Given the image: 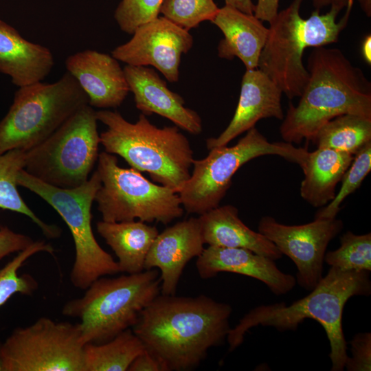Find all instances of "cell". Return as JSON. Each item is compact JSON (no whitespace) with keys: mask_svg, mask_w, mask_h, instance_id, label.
<instances>
[{"mask_svg":"<svg viewBox=\"0 0 371 371\" xmlns=\"http://www.w3.org/2000/svg\"><path fill=\"white\" fill-rule=\"evenodd\" d=\"M353 158L350 154L326 148L308 152L301 166L304 174L300 186L302 198L315 207L329 203Z\"/></svg>","mask_w":371,"mask_h":371,"instance_id":"obj_23","label":"cell"},{"mask_svg":"<svg viewBox=\"0 0 371 371\" xmlns=\"http://www.w3.org/2000/svg\"><path fill=\"white\" fill-rule=\"evenodd\" d=\"M25 150L13 149L0 154V208L29 217L48 238H56L60 228L43 222L25 203L17 190V177L24 169Z\"/></svg>","mask_w":371,"mask_h":371,"instance_id":"obj_27","label":"cell"},{"mask_svg":"<svg viewBox=\"0 0 371 371\" xmlns=\"http://www.w3.org/2000/svg\"><path fill=\"white\" fill-rule=\"evenodd\" d=\"M308 152L287 142H270L255 127L247 131L236 144L210 149L202 159H194L193 170L179 196L183 210L199 215L219 205L232 185L236 172L258 157L276 155L302 166Z\"/></svg>","mask_w":371,"mask_h":371,"instance_id":"obj_9","label":"cell"},{"mask_svg":"<svg viewBox=\"0 0 371 371\" xmlns=\"http://www.w3.org/2000/svg\"><path fill=\"white\" fill-rule=\"evenodd\" d=\"M355 0H311L315 10L320 11L325 7L335 8L339 11L346 8L348 4Z\"/></svg>","mask_w":371,"mask_h":371,"instance_id":"obj_37","label":"cell"},{"mask_svg":"<svg viewBox=\"0 0 371 371\" xmlns=\"http://www.w3.org/2000/svg\"><path fill=\"white\" fill-rule=\"evenodd\" d=\"M18 186L39 196L61 216L71 234L75 258L70 273L74 286L85 290L93 281L120 271L117 262L97 242L91 225L92 203L101 186L97 170L84 184L60 188L32 177L24 169L17 177Z\"/></svg>","mask_w":371,"mask_h":371,"instance_id":"obj_8","label":"cell"},{"mask_svg":"<svg viewBox=\"0 0 371 371\" xmlns=\"http://www.w3.org/2000/svg\"><path fill=\"white\" fill-rule=\"evenodd\" d=\"M211 22L224 35L217 47L218 57L227 60L238 58L246 69L258 68L269 32V28L260 19L254 14L225 5L218 9Z\"/></svg>","mask_w":371,"mask_h":371,"instance_id":"obj_20","label":"cell"},{"mask_svg":"<svg viewBox=\"0 0 371 371\" xmlns=\"http://www.w3.org/2000/svg\"><path fill=\"white\" fill-rule=\"evenodd\" d=\"M302 1L293 0L269 23L258 64V69L289 99L301 95L308 79V71L302 62L305 49L337 42L348 25L354 3L350 1L341 19L336 21L340 11L332 7L325 14L315 10L308 18H302Z\"/></svg>","mask_w":371,"mask_h":371,"instance_id":"obj_5","label":"cell"},{"mask_svg":"<svg viewBox=\"0 0 371 371\" xmlns=\"http://www.w3.org/2000/svg\"><path fill=\"white\" fill-rule=\"evenodd\" d=\"M361 10L368 17L371 16V0H357Z\"/></svg>","mask_w":371,"mask_h":371,"instance_id":"obj_40","label":"cell"},{"mask_svg":"<svg viewBox=\"0 0 371 371\" xmlns=\"http://www.w3.org/2000/svg\"><path fill=\"white\" fill-rule=\"evenodd\" d=\"M106 126L100 135L105 151L122 157L131 168L148 172L153 181L179 193L190 176L193 150L177 126L158 128L141 113L135 123L117 111H95Z\"/></svg>","mask_w":371,"mask_h":371,"instance_id":"obj_4","label":"cell"},{"mask_svg":"<svg viewBox=\"0 0 371 371\" xmlns=\"http://www.w3.org/2000/svg\"><path fill=\"white\" fill-rule=\"evenodd\" d=\"M205 244L244 248L276 260L282 257L276 246L258 232L249 228L232 205L218 206L198 217Z\"/></svg>","mask_w":371,"mask_h":371,"instance_id":"obj_22","label":"cell"},{"mask_svg":"<svg viewBox=\"0 0 371 371\" xmlns=\"http://www.w3.org/2000/svg\"><path fill=\"white\" fill-rule=\"evenodd\" d=\"M205 245L198 218L177 222L159 233L146 256L144 269L160 270L161 293L175 295L187 263L198 258Z\"/></svg>","mask_w":371,"mask_h":371,"instance_id":"obj_15","label":"cell"},{"mask_svg":"<svg viewBox=\"0 0 371 371\" xmlns=\"http://www.w3.org/2000/svg\"><path fill=\"white\" fill-rule=\"evenodd\" d=\"M163 0H121L114 19L122 31L132 34L139 25L158 17Z\"/></svg>","mask_w":371,"mask_h":371,"instance_id":"obj_32","label":"cell"},{"mask_svg":"<svg viewBox=\"0 0 371 371\" xmlns=\"http://www.w3.org/2000/svg\"><path fill=\"white\" fill-rule=\"evenodd\" d=\"M97 161L101 186L94 201L102 221L167 225L183 215L179 194L172 189L153 183L137 170L119 166L117 157L106 151L99 153Z\"/></svg>","mask_w":371,"mask_h":371,"instance_id":"obj_11","label":"cell"},{"mask_svg":"<svg viewBox=\"0 0 371 371\" xmlns=\"http://www.w3.org/2000/svg\"><path fill=\"white\" fill-rule=\"evenodd\" d=\"M34 242L27 235L16 233L7 226H0V261L12 253L24 250Z\"/></svg>","mask_w":371,"mask_h":371,"instance_id":"obj_34","label":"cell"},{"mask_svg":"<svg viewBox=\"0 0 371 371\" xmlns=\"http://www.w3.org/2000/svg\"><path fill=\"white\" fill-rule=\"evenodd\" d=\"M123 69L135 106L142 113L159 115L191 134L202 132L199 115L185 106L183 98L169 89L153 69L126 65Z\"/></svg>","mask_w":371,"mask_h":371,"instance_id":"obj_19","label":"cell"},{"mask_svg":"<svg viewBox=\"0 0 371 371\" xmlns=\"http://www.w3.org/2000/svg\"><path fill=\"white\" fill-rule=\"evenodd\" d=\"M98 234L117 256L120 271L137 273L144 269L146 256L159 234L155 226L142 221L97 223Z\"/></svg>","mask_w":371,"mask_h":371,"instance_id":"obj_24","label":"cell"},{"mask_svg":"<svg viewBox=\"0 0 371 371\" xmlns=\"http://www.w3.org/2000/svg\"><path fill=\"white\" fill-rule=\"evenodd\" d=\"M309 292L290 305L279 302L252 308L229 330V351L243 342L245 333L251 328L261 325L274 327L279 331L295 330L306 319H312L323 327L328 337L330 370H344L348 357L342 327L344 308L353 296L370 295V272L330 267L327 274Z\"/></svg>","mask_w":371,"mask_h":371,"instance_id":"obj_3","label":"cell"},{"mask_svg":"<svg viewBox=\"0 0 371 371\" xmlns=\"http://www.w3.org/2000/svg\"><path fill=\"white\" fill-rule=\"evenodd\" d=\"M87 104V95L67 71L53 83L19 87L0 120V154L38 145Z\"/></svg>","mask_w":371,"mask_h":371,"instance_id":"obj_7","label":"cell"},{"mask_svg":"<svg viewBox=\"0 0 371 371\" xmlns=\"http://www.w3.org/2000/svg\"><path fill=\"white\" fill-rule=\"evenodd\" d=\"M311 141L317 148L355 155L371 142V118L353 114L337 116L324 124Z\"/></svg>","mask_w":371,"mask_h":371,"instance_id":"obj_26","label":"cell"},{"mask_svg":"<svg viewBox=\"0 0 371 371\" xmlns=\"http://www.w3.org/2000/svg\"><path fill=\"white\" fill-rule=\"evenodd\" d=\"M128 371H168L164 363L144 349L132 362Z\"/></svg>","mask_w":371,"mask_h":371,"instance_id":"obj_35","label":"cell"},{"mask_svg":"<svg viewBox=\"0 0 371 371\" xmlns=\"http://www.w3.org/2000/svg\"><path fill=\"white\" fill-rule=\"evenodd\" d=\"M85 345L79 323L42 317L0 343V371H84Z\"/></svg>","mask_w":371,"mask_h":371,"instance_id":"obj_12","label":"cell"},{"mask_svg":"<svg viewBox=\"0 0 371 371\" xmlns=\"http://www.w3.org/2000/svg\"><path fill=\"white\" fill-rule=\"evenodd\" d=\"M371 170V142L363 146L355 155L341 179V186L334 199L317 212L315 218H334L340 205L350 194L359 188Z\"/></svg>","mask_w":371,"mask_h":371,"instance_id":"obj_30","label":"cell"},{"mask_svg":"<svg viewBox=\"0 0 371 371\" xmlns=\"http://www.w3.org/2000/svg\"><path fill=\"white\" fill-rule=\"evenodd\" d=\"M342 228V221L336 218H315L306 224L288 225L269 216H263L258 226V232L294 262L296 283L308 291L322 278L327 246Z\"/></svg>","mask_w":371,"mask_h":371,"instance_id":"obj_13","label":"cell"},{"mask_svg":"<svg viewBox=\"0 0 371 371\" xmlns=\"http://www.w3.org/2000/svg\"><path fill=\"white\" fill-rule=\"evenodd\" d=\"M144 349L140 339L128 328L108 341L85 344L84 371H127Z\"/></svg>","mask_w":371,"mask_h":371,"instance_id":"obj_25","label":"cell"},{"mask_svg":"<svg viewBox=\"0 0 371 371\" xmlns=\"http://www.w3.org/2000/svg\"><path fill=\"white\" fill-rule=\"evenodd\" d=\"M280 0H258L254 14L261 21L271 23L278 13Z\"/></svg>","mask_w":371,"mask_h":371,"instance_id":"obj_36","label":"cell"},{"mask_svg":"<svg viewBox=\"0 0 371 371\" xmlns=\"http://www.w3.org/2000/svg\"><path fill=\"white\" fill-rule=\"evenodd\" d=\"M85 294L67 302L63 315L80 319L82 341L102 344L132 328L141 312L161 293L157 269L117 278H99Z\"/></svg>","mask_w":371,"mask_h":371,"instance_id":"obj_6","label":"cell"},{"mask_svg":"<svg viewBox=\"0 0 371 371\" xmlns=\"http://www.w3.org/2000/svg\"><path fill=\"white\" fill-rule=\"evenodd\" d=\"M280 89L259 69H246L234 115L227 128L217 137L206 140L208 150L225 146L235 137L255 127L261 119H284Z\"/></svg>","mask_w":371,"mask_h":371,"instance_id":"obj_17","label":"cell"},{"mask_svg":"<svg viewBox=\"0 0 371 371\" xmlns=\"http://www.w3.org/2000/svg\"><path fill=\"white\" fill-rule=\"evenodd\" d=\"M97 122L92 106L81 107L45 140L25 151L24 170L60 188L84 184L99 155Z\"/></svg>","mask_w":371,"mask_h":371,"instance_id":"obj_10","label":"cell"},{"mask_svg":"<svg viewBox=\"0 0 371 371\" xmlns=\"http://www.w3.org/2000/svg\"><path fill=\"white\" fill-rule=\"evenodd\" d=\"M324 262L344 271H371V234L357 235L350 231L340 238V246L325 254Z\"/></svg>","mask_w":371,"mask_h":371,"instance_id":"obj_29","label":"cell"},{"mask_svg":"<svg viewBox=\"0 0 371 371\" xmlns=\"http://www.w3.org/2000/svg\"><path fill=\"white\" fill-rule=\"evenodd\" d=\"M231 306L201 295H158L132 327L145 349L168 371L190 370L221 345L230 330Z\"/></svg>","mask_w":371,"mask_h":371,"instance_id":"obj_1","label":"cell"},{"mask_svg":"<svg viewBox=\"0 0 371 371\" xmlns=\"http://www.w3.org/2000/svg\"><path fill=\"white\" fill-rule=\"evenodd\" d=\"M352 357H348L345 368L348 371L371 370V333L356 334L350 341Z\"/></svg>","mask_w":371,"mask_h":371,"instance_id":"obj_33","label":"cell"},{"mask_svg":"<svg viewBox=\"0 0 371 371\" xmlns=\"http://www.w3.org/2000/svg\"><path fill=\"white\" fill-rule=\"evenodd\" d=\"M308 81L295 106L289 102L280 126L285 142L311 140L333 118L353 114L371 118V82L338 48L313 47Z\"/></svg>","mask_w":371,"mask_h":371,"instance_id":"obj_2","label":"cell"},{"mask_svg":"<svg viewBox=\"0 0 371 371\" xmlns=\"http://www.w3.org/2000/svg\"><path fill=\"white\" fill-rule=\"evenodd\" d=\"M196 267L203 279L221 272L251 277L277 295L289 293L297 284L295 278L279 269L274 260L244 248L208 246L197 258Z\"/></svg>","mask_w":371,"mask_h":371,"instance_id":"obj_18","label":"cell"},{"mask_svg":"<svg viewBox=\"0 0 371 371\" xmlns=\"http://www.w3.org/2000/svg\"><path fill=\"white\" fill-rule=\"evenodd\" d=\"M225 5L236 8L243 12L254 14L255 5L251 0H225Z\"/></svg>","mask_w":371,"mask_h":371,"instance_id":"obj_38","label":"cell"},{"mask_svg":"<svg viewBox=\"0 0 371 371\" xmlns=\"http://www.w3.org/2000/svg\"><path fill=\"white\" fill-rule=\"evenodd\" d=\"M126 43L116 47L111 55L133 66H153L169 82H177L182 54L193 45V37L164 16L137 27Z\"/></svg>","mask_w":371,"mask_h":371,"instance_id":"obj_14","label":"cell"},{"mask_svg":"<svg viewBox=\"0 0 371 371\" xmlns=\"http://www.w3.org/2000/svg\"><path fill=\"white\" fill-rule=\"evenodd\" d=\"M54 58L50 49L25 39L0 19V72L18 87L42 81L52 71Z\"/></svg>","mask_w":371,"mask_h":371,"instance_id":"obj_21","label":"cell"},{"mask_svg":"<svg viewBox=\"0 0 371 371\" xmlns=\"http://www.w3.org/2000/svg\"><path fill=\"white\" fill-rule=\"evenodd\" d=\"M361 55L367 64H371V35L367 34L361 42Z\"/></svg>","mask_w":371,"mask_h":371,"instance_id":"obj_39","label":"cell"},{"mask_svg":"<svg viewBox=\"0 0 371 371\" xmlns=\"http://www.w3.org/2000/svg\"><path fill=\"white\" fill-rule=\"evenodd\" d=\"M65 67L92 107L116 108L130 91L124 69L112 55L85 49L69 56Z\"/></svg>","mask_w":371,"mask_h":371,"instance_id":"obj_16","label":"cell"},{"mask_svg":"<svg viewBox=\"0 0 371 371\" xmlns=\"http://www.w3.org/2000/svg\"><path fill=\"white\" fill-rule=\"evenodd\" d=\"M218 9L213 0H163L159 12L189 31L203 21H211Z\"/></svg>","mask_w":371,"mask_h":371,"instance_id":"obj_31","label":"cell"},{"mask_svg":"<svg viewBox=\"0 0 371 371\" xmlns=\"http://www.w3.org/2000/svg\"><path fill=\"white\" fill-rule=\"evenodd\" d=\"M42 251L53 255L54 249L45 241H34L0 269V307L16 293L30 295L36 291L37 281L30 274H19V269L29 258Z\"/></svg>","mask_w":371,"mask_h":371,"instance_id":"obj_28","label":"cell"}]
</instances>
